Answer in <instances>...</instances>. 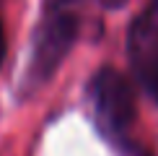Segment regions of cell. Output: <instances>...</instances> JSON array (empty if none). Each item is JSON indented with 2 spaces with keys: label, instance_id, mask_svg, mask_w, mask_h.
I'll return each instance as SVG.
<instances>
[{
  "label": "cell",
  "instance_id": "6da1fadb",
  "mask_svg": "<svg viewBox=\"0 0 158 156\" xmlns=\"http://www.w3.org/2000/svg\"><path fill=\"white\" fill-rule=\"evenodd\" d=\"M88 96L94 104L96 122L109 138H119L135 120L132 86L119 70L101 68L88 83Z\"/></svg>",
  "mask_w": 158,
  "mask_h": 156
},
{
  "label": "cell",
  "instance_id": "7a4b0ae2",
  "mask_svg": "<svg viewBox=\"0 0 158 156\" xmlns=\"http://www.w3.org/2000/svg\"><path fill=\"white\" fill-rule=\"evenodd\" d=\"M78 24L70 13H55V16L44 18L34 37V50H31L29 70H26V86L34 89L44 83L47 78L57 70V65L65 60L75 42Z\"/></svg>",
  "mask_w": 158,
  "mask_h": 156
},
{
  "label": "cell",
  "instance_id": "3957f363",
  "mask_svg": "<svg viewBox=\"0 0 158 156\" xmlns=\"http://www.w3.org/2000/svg\"><path fill=\"white\" fill-rule=\"evenodd\" d=\"M137 60H140L143 81H145L148 91L156 96V102H158V47H153V50L148 47V52H145V55H140Z\"/></svg>",
  "mask_w": 158,
  "mask_h": 156
},
{
  "label": "cell",
  "instance_id": "277c9868",
  "mask_svg": "<svg viewBox=\"0 0 158 156\" xmlns=\"http://www.w3.org/2000/svg\"><path fill=\"white\" fill-rule=\"evenodd\" d=\"M3 55H5V34H3V24H0V63H3Z\"/></svg>",
  "mask_w": 158,
  "mask_h": 156
}]
</instances>
